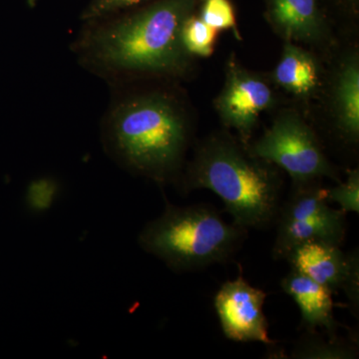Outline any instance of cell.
I'll use <instances>...</instances> for the list:
<instances>
[{
	"label": "cell",
	"instance_id": "cell-10",
	"mask_svg": "<svg viewBox=\"0 0 359 359\" xmlns=\"http://www.w3.org/2000/svg\"><path fill=\"white\" fill-rule=\"evenodd\" d=\"M266 18L283 41L323 48L332 32L318 0H266Z\"/></svg>",
	"mask_w": 359,
	"mask_h": 359
},
{
	"label": "cell",
	"instance_id": "cell-16",
	"mask_svg": "<svg viewBox=\"0 0 359 359\" xmlns=\"http://www.w3.org/2000/svg\"><path fill=\"white\" fill-rule=\"evenodd\" d=\"M198 15L205 25L219 32L233 30L236 37L241 39L236 11L231 0H203Z\"/></svg>",
	"mask_w": 359,
	"mask_h": 359
},
{
	"label": "cell",
	"instance_id": "cell-19",
	"mask_svg": "<svg viewBox=\"0 0 359 359\" xmlns=\"http://www.w3.org/2000/svg\"><path fill=\"white\" fill-rule=\"evenodd\" d=\"M57 193V184L49 178L35 180L27 191V203L34 211H44L50 207Z\"/></svg>",
	"mask_w": 359,
	"mask_h": 359
},
{
	"label": "cell",
	"instance_id": "cell-6",
	"mask_svg": "<svg viewBox=\"0 0 359 359\" xmlns=\"http://www.w3.org/2000/svg\"><path fill=\"white\" fill-rule=\"evenodd\" d=\"M273 259H285L297 245L325 242L341 245L346 236V212L328 205L320 181L292 186L276 216Z\"/></svg>",
	"mask_w": 359,
	"mask_h": 359
},
{
	"label": "cell",
	"instance_id": "cell-11",
	"mask_svg": "<svg viewBox=\"0 0 359 359\" xmlns=\"http://www.w3.org/2000/svg\"><path fill=\"white\" fill-rule=\"evenodd\" d=\"M328 103L332 125L340 140L358 146L359 141V53L344 51L328 81Z\"/></svg>",
	"mask_w": 359,
	"mask_h": 359
},
{
	"label": "cell",
	"instance_id": "cell-2",
	"mask_svg": "<svg viewBox=\"0 0 359 359\" xmlns=\"http://www.w3.org/2000/svg\"><path fill=\"white\" fill-rule=\"evenodd\" d=\"M193 138V121L170 89L123 92L101 123L106 154L129 173L177 185Z\"/></svg>",
	"mask_w": 359,
	"mask_h": 359
},
{
	"label": "cell",
	"instance_id": "cell-8",
	"mask_svg": "<svg viewBox=\"0 0 359 359\" xmlns=\"http://www.w3.org/2000/svg\"><path fill=\"white\" fill-rule=\"evenodd\" d=\"M294 271L327 287L332 294L342 292L348 299L351 313L358 318V250L344 252L339 245L308 242L294 247L285 257Z\"/></svg>",
	"mask_w": 359,
	"mask_h": 359
},
{
	"label": "cell",
	"instance_id": "cell-3",
	"mask_svg": "<svg viewBox=\"0 0 359 359\" xmlns=\"http://www.w3.org/2000/svg\"><path fill=\"white\" fill-rule=\"evenodd\" d=\"M177 187L183 193L212 191L223 201L233 223L249 229L275 224L282 205L280 169L250 152L228 130L217 131L198 144Z\"/></svg>",
	"mask_w": 359,
	"mask_h": 359
},
{
	"label": "cell",
	"instance_id": "cell-5",
	"mask_svg": "<svg viewBox=\"0 0 359 359\" xmlns=\"http://www.w3.org/2000/svg\"><path fill=\"white\" fill-rule=\"evenodd\" d=\"M252 155L287 172L292 186L328 178L339 183L337 167L330 162L313 127L295 109H283L261 138L250 142Z\"/></svg>",
	"mask_w": 359,
	"mask_h": 359
},
{
	"label": "cell",
	"instance_id": "cell-9",
	"mask_svg": "<svg viewBox=\"0 0 359 359\" xmlns=\"http://www.w3.org/2000/svg\"><path fill=\"white\" fill-rule=\"evenodd\" d=\"M266 297L264 290L252 287L242 275L223 283L215 295L214 306L224 337L237 342L275 344L264 313Z\"/></svg>",
	"mask_w": 359,
	"mask_h": 359
},
{
	"label": "cell",
	"instance_id": "cell-15",
	"mask_svg": "<svg viewBox=\"0 0 359 359\" xmlns=\"http://www.w3.org/2000/svg\"><path fill=\"white\" fill-rule=\"evenodd\" d=\"M219 33V30L205 25L195 13L191 14L184 22L182 43L192 57L208 58L214 53Z\"/></svg>",
	"mask_w": 359,
	"mask_h": 359
},
{
	"label": "cell",
	"instance_id": "cell-13",
	"mask_svg": "<svg viewBox=\"0 0 359 359\" xmlns=\"http://www.w3.org/2000/svg\"><path fill=\"white\" fill-rule=\"evenodd\" d=\"M280 287L299 306L302 327L306 332L320 327L325 330L328 339H339V325L334 318L332 292L292 269L280 280Z\"/></svg>",
	"mask_w": 359,
	"mask_h": 359
},
{
	"label": "cell",
	"instance_id": "cell-7",
	"mask_svg": "<svg viewBox=\"0 0 359 359\" xmlns=\"http://www.w3.org/2000/svg\"><path fill=\"white\" fill-rule=\"evenodd\" d=\"M278 104L269 78L244 67L231 54L224 67V83L214 108L224 128L235 130L249 146L259 117Z\"/></svg>",
	"mask_w": 359,
	"mask_h": 359
},
{
	"label": "cell",
	"instance_id": "cell-4",
	"mask_svg": "<svg viewBox=\"0 0 359 359\" xmlns=\"http://www.w3.org/2000/svg\"><path fill=\"white\" fill-rule=\"evenodd\" d=\"M247 237L248 230L226 223L212 205L167 202L142 229L138 244L175 273H187L229 261Z\"/></svg>",
	"mask_w": 359,
	"mask_h": 359
},
{
	"label": "cell",
	"instance_id": "cell-17",
	"mask_svg": "<svg viewBox=\"0 0 359 359\" xmlns=\"http://www.w3.org/2000/svg\"><path fill=\"white\" fill-rule=\"evenodd\" d=\"M328 202L337 203L346 212H359V170H349L346 181L325 189Z\"/></svg>",
	"mask_w": 359,
	"mask_h": 359
},
{
	"label": "cell",
	"instance_id": "cell-1",
	"mask_svg": "<svg viewBox=\"0 0 359 359\" xmlns=\"http://www.w3.org/2000/svg\"><path fill=\"white\" fill-rule=\"evenodd\" d=\"M200 0H153L85 23L73 52L85 69L113 87L141 78L177 79L192 70L182 27Z\"/></svg>",
	"mask_w": 359,
	"mask_h": 359
},
{
	"label": "cell",
	"instance_id": "cell-18",
	"mask_svg": "<svg viewBox=\"0 0 359 359\" xmlns=\"http://www.w3.org/2000/svg\"><path fill=\"white\" fill-rule=\"evenodd\" d=\"M151 1L153 0H90L88 6L82 13L81 20L85 23L92 22L136 8Z\"/></svg>",
	"mask_w": 359,
	"mask_h": 359
},
{
	"label": "cell",
	"instance_id": "cell-20",
	"mask_svg": "<svg viewBox=\"0 0 359 359\" xmlns=\"http://www.w3.org/2000/svg\"><path fill=\"white\" fill-rule=\"evenodd\" d=\"M353 1H355V0H353Z\"/></svg>",
	"mask_w": 359,
	"mask_h": 359
},
{
	"label": "cell",
	"instance_id": "cell-14",
	"mask_svg": "<svg viewBox=\"0 0 359 359\" xmlns=\"http://www.w3.org/2000/svg\"><path fill=\"white\" fill-rule=\"evenodd\" d=\"M358 344L341 339L328 340L316 330L306 332L295 344L290 358L297 359H353L358 358Z\"/></svg>",
	"mask_w": 359,
	"mask_h": 359
},
{
	"label": "cell",
	"instance_id": "cell-12",
	"mask_svg": "<svg viewBox=\"0 0 359 359\" xmlns=\"http://www.w3.org/2000/svg\"><path fill=\"white\" fill-rule=\"evenodd\" d=\"M271 84L285 93L308 101L316 98L325 87V71L313 51L285 41L282 55L269 75Z\"/></svg>",
	"mask_w": 359,
	"mask_h": 359
}]
</instances>
